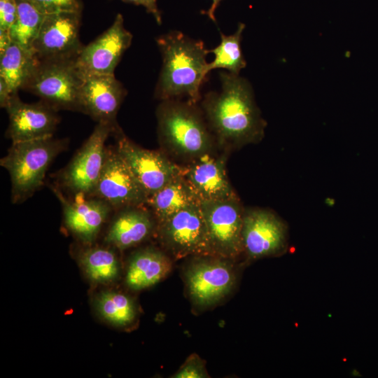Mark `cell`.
<instances>
[{"label":"cell","instance_id":"obj_22","mask_svg":"<svg viewBox=\"0 0 378 378\" xmlns=\"http://www.w3.org/2000/svg\"><path fill=\"white\" fill-rule=\"evenodd\" d=\"M38 62L35 55L11 41L0 53V77L11 92L15 94L22 88Z\"/></svg>","mask_w":378,"mask_h":378},{"label":"cell","instance_id":"obj_4","mask_svg":"<svg viewBox=\"0 0 378 378\" xmlns=\"http://www.w3.org/2000/svg\"><path fill=\"white\" fill-rule=\"evenodd\" d=\"M68 145V139L53 136L12 143L0 164L10 178L13 203L26 201L41 188L50 165Z\"/></svg>","mask_w":378,"mask_h":378},{"label":"cell","instance_id":"obj_19","mask_svg":"<svg viewBox=\"0 0 378 378\" xmlns=\"http://www.w3.org/2000/svg\"><path fill=\"white\" fill-rule=\"evenodd\" d=\"M157 227L155 217L145 206L121 209L111 221L105 241L119 250L127 249L156 234Z\"/></svg>","mask_w":378,"mask_h":378},{"label":"cell","instance_id":"obj_1","mask_svg":"<svg viewBox=\"0 0 378 378\" xmlns=\"http://www.w3.org/2000/svg\"><path fill=\"white\" fill-rule=\"evenodd\" d=\"M221 88L209 92L202 110L218 147L225 151L258 144L267 122L258 107L250 83L239 75L220 72Z\"/></svg>","mask_w":378,"mask_h":378},{"label":"cell","instance_id":"obj_23","mask_svg":"<svg viewBox=\"0 0 378 378\" xmlns=\"http://www.w3.org/2000/svg\"><path fill=\"white\" fill-rule=\"evenodd\" d=\"M244 29L245 24L239 23L233 34L227 36L220 32L221 38L220 44L209 50V52H212L215 57L206 65V75L215 69H225L232 74L239 75L241 70L246 66V62L241 49V36Z\"/></svg>","mask_w":378,"mask_h":378},{"label":"cell","instance_id":"obj_17","mask_svg":"<svg viewBox=\"0 0 378 378\" xmlns=\"http://www.w3.org/2000/svg\"><path fill=\"white\" fill-rule=\"evenodd\" d=\"M50 188L61 204L66 228L82 242L88 245L92 244L113 207L97 197H81V200L73 201L64 195L57 186H52Z\"/></svg>","mask_w":378,"mask_h":378},{"label":"cell","instance_id":"obj_8","mask_svg":"<svg viewBox=\"0 0 378 378\" xmlns=\"http://www.w3.org/2000/svg\"><path fill=\"white\" fill-rule=\"evenodd\" d=\"M155 234L173 260L213 255L200 202L187 206L158 223Z\"/></svg>","mask_w":378,"mask_h":378},{"label":"cell","instance_id":"obj_21","mask_svg":"<svg viewBox=\"0 0 378 378\" xmlns=\"http://www.w3.org/2000/svg\"><path fill=\"white\" fill-rule=\"evenodd\" d=\"M197 202H200L181 172L151 195L147 205L159 223L186 206Z\"/></svg>","mask_w":378,"mask_h":378},{"label":"cell","instance_id":"obj_3","mask_svg":"<svg viewBox=\"0 0 378 378\" xmlns=\"http://www.w3.org/2000/svg\"><path fill=\"white\" fill-rule=\"evenodd\" d=\"M156 117L162 150L173 161L186 164L216 153L215 137L197 103L162 100L157 108Z\"/></svg>","mask_w":378,"mask_h":378},{"label":"cell","instance_id":"obj_13","mask_svg":"<svg viewBox=\"0 0 378 378\" xmlns=\"http://www.w3.org/2000/svg\"><path fill=\"white\" fill-rule=\"evenodd\" d=\"M92 197L113 209L147 205L148 197L115 147H107L105 162Z\"/></svg>","mask_w":378,"mask_h":378},{"label":"cell","instance_id":"obj_10","mask_svg":"<svg viewBox=\"0 0 378 378\" xmlns=\"http://www.w3.org/2000/svg\"><path fill=\"white\" fill-rule=\"evenodd\" d=\"M115 148L129 166L148 198L181 174V166L162 150L146 149L127 137L118 127Z\"/></svg>","mask_w":378,"mask_h":378},{"label":"cell","instance_id":"obj_16","mask_svg":"<svg viewBox=\"0 0 378 378\" xmlns=\"http://www.w3.org/2000/svg\"><path fill=\"white\" fill-rule=\"evenodd\" d=\"M227 153H214L181 165L182 175L200 202L239 198L226 172Z\"/></svg>","mask_w":378,"mask_h":378},{"label":"cell","instance_id":"obj_11","mask_svg":"<svg viewBox=\"0 0 378 378\" xmlns=\"http://www.w3.org/2000/svg\"><path fill=\"white\" fill-rule=\"evenodd\" d=\"M287 224L274 211L264 208L244 209L241 239L248 260L275 257L288 248Z\"/></svg>","mask_w":378,"mask_h":378},{"label":"cell","instance_id":"obj_30","mask_svg":"<svg viewBox=\"0 0 378 378\" xmlns=\"http://www.w3.org/2000/svg\"><path fill=\"white\" fill-rule=\"evenodd\" d=\"M123 2L144 6L147 13H150L155 18L158 24H162L161 13L157 6V0H121Z\"/></svg>","mask_w":378,"mask_h":378},{"label":"cell","instance_id":"obj_25","mask_svg":"<svg viewBox=\"0 0 378 378\" xmlns=\"http://www.w3.org/2000/svg\"><path fill=\"white\" fill-rule=\"evenodd\" d=\"M96 306L100 315L116 326H130L137 316L134 302L128 295L120 292H102L96 299Z\"/></svg>","mask_w":378,"mask_h":378},{"label":"cell","instance_id":"obj_7","mask_svg":"<svg viewBox=\"0 0 378 378\" xmlns=\"http://www.w3.org/2000/svg\"><path fill=\"white\" fill-rule=\"evenodd\" d=\"M118 125L98 122L68 164L59 172L57 186L81 197H92L106 158V141Z\"/></svg>","mask_w":378,"mask_h":378},{"label":"cell","instance_id":"obj_26","mask_svg":"<svg viewBox=\"0 0 378 378\" xmlns=\"http://www.w3.org/2000/svg\"><path fill=\"white\" fill-rule=\"evenodd\" d=\"M17 17L9 30L11 41L33 52V44L38 34L45 15L27 0H17Z\"/></svg>","mask_w":378,"mask_h":378},{"label":"cell","instance_id":"obj_12","mask_svg":"<svg viewBox=\"0 0 378 378\" xmlns=\"http://www.w3.org/2000/svg\"><path fill=\"white\" fill-rule=\"evenodd\" d=\"M81 12L46 15L33 44L39 60L75 59L84 46L80 41Z\"/></svg>","mask_w":378,"mask_h":378},{"label":"cell","instance_id":"obj_31","mask_svg":"<svg viewBox=\"0 0 378 378\" xmlns=\"http://www.w3.org/2000/svg\"><path fill=\"white\" fill-rule=\"evenodd\" d=\"M221 1L223 0H212V4L210 8L207 10L202 11V13L206 15L212 21L216 22V20L215 18V10L218 8Z\"/></svg>","mask_w":378,"mask_h":378},{"label":"cell","instance_id":"obj_14","mask_svg":"<svg viewBox=\"0 0 378 378\" xmlns=\"http://www.w3.org/2000/svg\"><path fill=\"white\" fill-rule=\"evenodd\" d=\"M132 38L124 27L122 15L118 13L112 24L84 46L76 58V65L83 77L114 75L115 69L130 46Z\"/></svg>","mask_w":378,"mask_h":378},{"label":"cell","instance_id":"obj_9","mask_svg":"<svg viewBox=\"0 0 378 378\" xmlns=\"http://www.w3.org/2000/svg\"><path fill=\"white\" fill-rule=\"evenodd\" d=\"M213 255L236 260L243 255L244 208L239 198L200 202Z\"/></svg>","mask_w":378,"mask_h":378},{"label":"cell","instance_id":"obj_2","mask_svg":"<svg viewBox=\"0 0 378 378\" xmlns=\"http://www.w3.org/2000/svg\"><path fill=\"white\" fill-rule=\"evenodd\" d=\"M156 42L162 65L155 89V97L162 100L181 99L197 103L200 88L207 76L206 56L209 53L201 40L178 31L160 36Z\"/></svg>","mask_w":378,"mask_h":378},{"label":"cell","instance_id":"obj_18","mask_svg":"<svg viewBox=\"0 0 378 378\" xmlns=\"http://www.w3.org/2000/svg\"><path fill=\"white\" fill-rule=\"evenodd\" d=\"M127 90L114 75H93L84 78L80 90L83 113L98 122L117 125L116 115Z\"/></svg>","mask_w":378,"mask_h":378},{"label":"cell","instance_id":"obj_5","mask_svg":"<svg viewBox=\"0 0 378 378\" xmlns=\"http://www.w3.org/2000/svg\"><path fill=\"white\" fill-rule=\"evenodd\" d=\"M189 258L183 277L188 296L195 308L216 306L232 292L237 281L236 260L215 255Z\"/></svg>","mask_w":378,"mask_h":378},{"label":"cell","instance_id":"obj_20","mask_svg":"<svg viewBox=\"0 0 378 378\" xmlns=\"http://www.w3.org/2000/svg\"><path fill=\"white\" fill-rule=\"evenodd\" d=\"M173 261L163 249L153 246L139 249L129 260L125 283L134 290L150 287L169 274Z\"/></svg>","mask_w":378,"mask_h":378},{"label":"cell","instance_id":"obj_6","mask_svg":"<svg viewBox=\"0 0 378 378\" xmlns=\"http://www.w3.org/2000/svg\"><path fill=\"white\" fill-rule=\"evenodd\" d=\"M83 80L76 58L38 59L21 90L38 97L57 111L82 112L80 90Z\"/></svg>","mask_w":378,"mask_h":378},{"label":"cell","instance_id":"obj_28","mask_svg":"<svg viewBox=\"0 0 378 378\" xmlns=\"http://www.w3.org/2000/svg\"><path fill=\"white\" fill-rule=\"evenodd\" d=\"M173 378H209L210 377L205 361L197 354H190L179 369L172 376Z\"/></svg>","mask_w":378,"mask_h":378},{"label":"cell","instance_id":"obj_27","mask_svg":"<svg viewBox=\"0 0 378 378\" xmlns=\"http://www.w3.org/2000/svg\"><path fill=\"white\" fill-rule=\"evenodd\" d=\"M38 12L48 15L62 11H82L80 0H27Z\"/></svg>","mask_w":378,"mask_h":378},{"label":"cell","instance_id":"obj_24","mask_svg":"<svg viewBox=\"0 0 378 378\" xmlns=\"http://www.w3.org/2000/svg\"><path fill=\"white\" fill-rule=\"evenodd\" d=\"M79 258L87 276L94 282L109 283L118 275V260L111 249L90 247L80 253Z\"/></svg>","mask_w":378,"mask_h":378},{"label":"cell","instance_id":"obj_15","mask_svg":"<svg viewBox=\"0 0 378 378\" xmlns=\"http://www.w3.org/2000/svg\"><path fill=\"white\" fill-rule=\"evenodd\" d=\"M5 109L8 115L6 136L12 143L52 136L59 122L58 111L53 107L42 100L23 102L18 93L11 97Z\"/></svg>","mask_w":378,"mask_h":378},{"label":"cell","instance_id":"obj_29","mask_svg":"<svg viewBox=\"0 0 378 378\" xmlns=\"http://www.w3.org/2000/svg\"><path fill=\"white\" fill-rule=\"evenodd\" d=\"M17 13V0H0V31L9 32Z\"/></svg>","mask_w":378,"mask_h":378}]
</instances>
